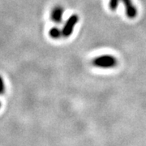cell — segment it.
I'll return each mask as SVG.
<instances>
[{
    "instance_id": "cell-2",
    "label": "cell",
    "mask_w": 146,
    "mask_h": 146,
    "mask_svg": "<svg viewBox=\"0 0 146 146\" xmlns=\"http://www.w3.org/2000/svg\"><path fill=\"white\" fill-rule=\"evenodd\" d=\"M79 21V16L77 14H73L68 18L66 23L64 24L63 29H62V33L63 37H69L72 34L74 31V28L76 25Z\"/></svg>"
},
{
    "instance_id": "cell-6",
    "label": "cell",
    "mask_w": 146,
    "mask_h": 146,
    "mask_svg": "<svg viewBox=\"0 0 146 146\" xmlns=\"http://www.w3.org/2000/svg\"><path fill=\"white\" fill-rule=\"evenodd\" d=\"M121 0H110L109 7L111 11H115L117 9L118 6L119 4V2Z\"/></svg>"
},
{
    "instance_id": "cell-5",
    "label": "cell",
    "mask_w": 146,
    "mask_h": 146,
    "mask_svg": "<svg viewBox=\"0 0 146 146\" xmlns=\"http://www.w3.org/2000/svg\"><path fill=\"white\" fill-rule=\"evenodd\" d=\"M49 35L53 39H59L63 36L62 29H58V27H52L49 31Z\"/></svg>"
},
{
    "instance_id": "cell-4",
    "label": "cell",
    "mask_w": 146,
    "mask_h": 146,
    "mask_svg": "<svg viewBox=\"0 0 146 146\" xmlns=\"http://www.w3.org/2000/svg\"><path fill=\"white\" fill-rule=\"evenodd\" d=\"M63 13H64V8L62 6L57 5L53 7L52 11H51V20L53 22H54L55 24H61L63 21Z\"/></svg>"
},
{
    "instance_id": "cell-8",
    "label": "cell",
    "mask_w": 146,
    "mask_h": 146,
    "mask_svg": "<svg viewBox=\"0 0 146 146\" xmlns=\"http://www.w3.org/2000/svg\"><path fill=\"white\" fill-rule=\"evenodd\" d=\"M0 107H1V102H0Z\"/></svg>"
},
{
    "instance_id": "cell-3",
    "label": "cell",
    "mask_w": 146,
    "mask_h": 146,
    "mask_svg": "<svg viewBox=\"0 0 146 146\" xmlns=\"http://www.w3.org/2000/svg\"><path fill=\"white\" fill-rule=\"evenodd\" d=\"M125 7V12L129 19H135L137 16V8L132 0H121Z\"/></svg>"
},
{
    "instance_id": "cell-7",
    "label": "cell",
    "mask_w": 146,
    "mask_h": 146,
    "mask_svg": "<svg viewBox=\"0 0 146 146\" xmlns=\"http://www.w3.org/2000/svg\"><path fill=\"white\" fill-rule=\"evenodd\" d=\"M4 93H5V83H4V80L0 76V95H3Z\"/></svg>"
},
{
    "instance_id": "cell-1",
    "label": "cell",
    "mask_w": 146,
    "mask_h": 146,
    "mask_svg": "<svg viewBox=\"0 0 146 146\" xmlns=\"http://www.w3.org/2000/svg\"><path fill=\"white\" fill-rule=\"evenodd\" d=\"M92 65L96 68L110 69L118 65V59L111 54H102L94 58L92 60Z\"/></svg>"
}]
</instances>
